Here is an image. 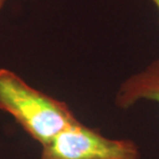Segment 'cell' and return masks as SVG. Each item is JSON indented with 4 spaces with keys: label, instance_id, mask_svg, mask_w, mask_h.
<instances>
[{
    "label": "cell",
    "instance_id": "3957f363",
    "mask_svg": "<svg viewBox=\"0 0 159 159\" xmlns=\"http://www.w3.org/2000/svg\"><path fill=\"white\" fill-rule=\"evenodd\" d=\"M145 101L159 106V58L126 78L115 95L116 107L124 111Z\"/></svg>",
    "mask_w": 159,
    "mask_h": 159
},
{
    "label": "cell",
    "instance_id": "6da1fadb",
    "mask_svg": "<svg viewBox=\"0 0 159 159\" xmlns=\"http://www.w3.org/2000/svg\"><path fill=\"white\" fill-rule=\"evenodd\" d=\"M0 110L40 146L79 121L65 101L31 87L6 68H0Z\"/></svg>",
    "mask_w": 159,
    "mask_h": 159
},
{
    "label": "cell",
    "instance_id": "7a4b0ae2",
    "mask_svg": "<svg viewBox=\"0 0 159 159\" xmlns=\"http://www.w3.org/2000/svg\"><path fill=\"white\" fill-rule=\"evenodd\" d=\"M138 144L129 139H111L78 121L46 145L39 159H141Z\"/></svg>",
    "mask_w": 159,
    "mask_h": 159
},
{
    "label": "cell",
    "instance_id": "5b68a950",
    "mask_svg": "<svg viewBox=\"0 0 159 159\" xmlns=\"http://www.w3.org/2000/svg\"><path fill=\"white\" fill-rule=\"evenodd\" d=\"M6 1H7V0H0V11H1V9L3 8V6H4Z\"/></svg>",
    "mask_w": 159,
    "mask_h": 159
},
{
    "label": "cell",
    "instance_id": "277c9868",
    "mask_svg": "<svg viewBox=\"0 0 159 159\" xmlns=\"http://www.w3.org/2000/svg\"><path fill=\"white\" fill-rule=\"evenodd\" d=\"M149 1H151L152 3L154 4V6L156 7L157 11H158V15H159V0H149Z\"/></svg>",
    "mask_w": 159,
    "mask_h": 159
}]
</instances>
